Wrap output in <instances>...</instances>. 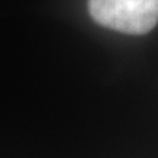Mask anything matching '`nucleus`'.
I'll use <instances>...</instances> for the list:
<instances>
[{
	"label": "nucleus",
	"instance_id": "obj_1",
	"mask_svg": "<svg viewBox=\"0 0 158 158\" xmlns=\"http://www.w3.org/2000/svg\"><path fill=\"white\" fill-rule=\"evenodd\" d=\"M91 18L101 27L142 35L158 23V0H88Z\"/></svg>",
	"mask_w": 158,
	"mask_h": 158
}]
</instances>
